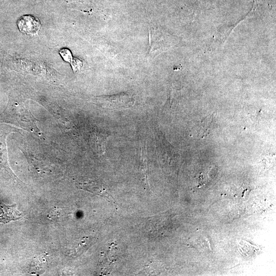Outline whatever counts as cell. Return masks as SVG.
Segmentation results:
<instances>
[{
	"label": "cell",
	"instance_id": "obj_5",
	"mask_svg": "<svg viewBox=\"0 0 276 276\" xmlns=\"http://www.w3.org/2000/svg\"><path fill=\"white\" fill-rule=\"evenodd\" d=\"M70 63L71 64L73 71L75 73L79 72L82 66L81 61L77 58H73Z\"/></svg>",
	"mask_w": 276,
	"mask_h": 276
},
{
	"label": "cell",
	"instance_id": "obj_4",
	"mask_svg": "<svg viewBox=\"0 0 276 276\" xmlns=\"http://www.w3.org/2000/svg\"><path fill=\"white\" fill-rule=\"evenodd\" d=\"M59 54L63 60L71 63L73 59L70 50L66 48H62L59 51Z\"/></svg>",
	"mask_w": 276,
	"mask_h": 276
},
{
	"label": "cell",
	"instance_id": "obj_1",
	"mask_svg": "<svg viewBox=\"0 0 276 276\" xmlns=\"http://www.w3.org/2000/svg\"><path fill=\"white\" fill-rule=\"evenodd\" d=\"M19 30L27 35H35L40 30L41 23L35 16L27 14L22 15L17 21Z\"/></svg>",
	"mask_w": 276,
	"mask_h": 276
},
{
	"label": "cell",
	"instance_id": "obj_2",
	"mask_svg": "<svg viewBox=\"0 0 276 276\" xmlns=\"http://www.w3.org/2000/svg\"><path fill=\"white\" fill-rule=\"evenodd\" d=\"M22 215L16 208L15 204L7 205L0 202V223H8L21 218Z\"/></svg>",
	"mask_w": 276,
	"mask_h": 276
},
{
	"label": "cell",
	"instance_id": "obj_3",
	"mask_svg": "<svg viewBox=\"0 0 276 276\" xmlns=\"http://www.w3.org/2000/svg\"><path fill=\"white\" fill-rule=\"evenodd\" d=\"M213 118V116L206 117L197 125L196 131L198 136L203 138L209 133Z\"/></svg>",
	"mask_w": 276,
	"mask_h": 276
}]
</instances>
